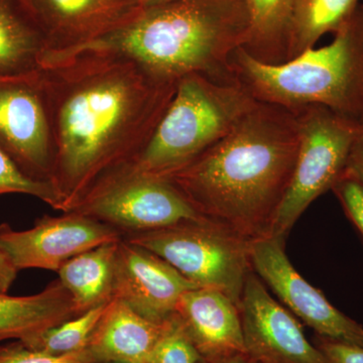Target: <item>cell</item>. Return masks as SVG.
<instances>
[{"instance_id":"12","label":"cell","mask_w":363,"mask_h":363,"mask_svg":"<svg viewBox=\"0 0 363 363\" xmlns=\"http://www.w3.org/2000/svg\"><path fill=\"white\" fill-rule=\"evenodd\" d=\"M45 45L43 61L96 42L143 11L135 0H18ZM42 61V62H43Z\"/></svg>"},{"instance_id":"19","label":"cell","mask_w":363,"mask_h":363,"mask_svg":"<svg viewBox=\"0 0 363 363\" xmlns=\"http://www.w3.org/2000/svg\"><path fill=\"white\" fill-rule=\"evenodd\" d=\"M250 28L243 50L250 58L266 65L289 61L295 0H245Z\"/></svg>"},{"instance_id":"25","label":"cell","mask_w":363,"mask_h":363,"mask_svg":"<svg viewBox=\"0 0 363 363\" xmlns=\"http://www.w3.org/2000/svg\"><path fill=\"white\" fill-rule=\"evenodd\" d=\"M0 363H97L86 348L70 354L52 355L28 347L21 341L0 346Z\"/></svg>"},{"instance_id":"29","label":"cell","mask_w":363,"mask_h":363,"mask_svg":"<svg viewBox=\"0 0 363 363\" xmlns=\"http://www.w3.org/2000/svg\"><path fill=\"white\" fill-rule=\"evenodd\" d=\"M18 272L6 253L0 247V294L9 292L16 281Z\"/></svg>"},{"instance_id":"16","label":"cell","mask_w":363,"mask_h":363,"mask_svg":"<svg viewBox=\"0 0 363 363\" xmlns=\"http://www.w3.org/2000/svg\"><path fill=\"white\" fill-rule=\"evenodd\" d=\"M168 319L150 321L114 298L91 335L87 350L97 363H152Z\"/></svg>"},{"instance_id":"30","label":"cell","mask_w":363,"mask_h":363,"mask_svg":"<svg viewBox=\"0 0 363 363\" xmlns=\"http://www.w3.org/2000/svg\"><path fill=\"white\" fill-rule=\"evenodd\" d=\"M252 358L248 357L245 353L241 354L233 355V357L224 358V359L215 360V362H208V360L202 359L198 363H252Z\"/></svg>"},{"instance_id":"26","label":"cell","mask_w":363,"mask_h":363,"mask_svg":"<svg viewBox=\"0 0 363 363\" xmlns=\"http://www.w3.org/2000/svg\"><path fill=\"white\" fill-rule=\"evenodd\" d=\"M348 219L363 238V185L352 177L342 175L331 189Z\"/></svg>"},{"instance_id":"23","label":"cell","mask_w":363,"mask_h":363,"mask_svg":"<svg viewBox=\"0 0 363 363\" xmlns=\"http://www.w3.org/2000/svg\"><path fill=\"white\" fill-rule=\"evenodd\" d=\"M11 193L33 196L54 209L64 211L63 199L51 182L33 180L26 176L0 149V195Z\"/></svg>"},{"instance_id":"14","label":"cell","mask_w":363,"mask_h":363,"mask_svg":"<svg viewBox=\"0 0 363 363\" xmlns=\"http://www.w3.org/2000/svg\"><path fill=\"white\" fill-rule=\"evenodd\" d=\"M198 288L156 253L123 238L116 253L114 298L150 321L164 322L175 313L184 293Z\"/></svg>"},{"instance_id":"2","label":"cell","mask_w":363,"mask_h":363,"mask_svg":"<svg viewBox=\"0 0 363 363\" xmlns=\"http://www.w3.org/2000/svg\"><path fill=\"white\" fill-rule=\"evenodd\" d=\"M298 145L296 112L257 100L222 140L166 180L201 216L260 240L272 235Z\"/></svg>"},{"instance_id":"9","label":"cell","mask_w":363,"mask_h":363,"mask_svg":"<svg viewBox=\"0 0 363 363\" xmlns=\"http://www.w3.org/2000/svg\"><path fill=\"white\" fill-rule=\"evenodd\" d=\"M0 149L26 176L52 183L54 136L42 67L0 74Z\"/></svg>"},{"instance_id":"24","label":"cell","mask_w":363,"mask_h":363,"mask_svg":"<svg viewBox=\"0 0 363 363\" xmlns=\"http://www.w3.org/2000/svg\"><path fill=\"white\" fill-rule=\"evenodd\" d=\"M202 359L194 344L174 313L157 345L152 363H198Z\"/></svg>"},{"instance_id":"13","label":"cell","mask_w":363,"mask_h":363,"mask_svg":"<svg viewBox=\"0 0 363 363\" xmlns=\"http://www.w3.org/2000/svg\"><path fill=\"white\" fill-rule=\"evenodd\" d=\"M245 351L259 363H327L306 338L297 318L272 297L266 284L250 272L240 306Z\"/></svg>"},{"instance_id":"32","label":"cell","mask_w":363,"mask_h":363,"mask_svg":"<svg viewBox=\"0 0 363 363\" xmlns=\"http://www.w3.org/2000/svg\"><path fill=\"white\" fill-rule=\"evenodd\" d=\"M108 363H121V362H108Z\"/></svg>"},{"instance_id":"22","label":"cell","mask_w":363,"mask_h":363,"mask_svg":"<svg viewBox=\"0 0 363 363\" xmlns=\"http://www.w3.org/2000/svg\"><path fill=\"white\" fill-rule=\"evenodd\" d=\"M109 303L72 318L48 329L40 335L21 342L33 350L52 355L70 354L84 350Z\"/></svg>"},{"instance_id":"3","label":"cell","mask_w":363,"mask_h":363,"mask_svg":"<svg viewBox=\"0 0 363 363\" xmlns=\"http://www.w3.org/2000/svg\"><path fill=\"white\" fill-rule=\"evenodd\" d=\"M250 28L245 0H171L143 7L123 28L70 54L114 52L172 80L196 73L234 83L230 60Z\"/></svg>"},{"instance_id":"8","label":"cell","mask_w":363,"mask_h":363,"mask_svg":"<svg viewBox=\"0 0 363 363\" xmlns=\"http://www.w3.org/2000/svg\"><path fill=\"white\" fill-rule=\"evenodd\" d=\"M72 211L104 222L123 236L201 216L169 180L126 169L98 183Z\"/></svg>"},{"instance_id":"20","label":"cell","mask_w":363,"mask_h":363,"mask_svg":"<svg viewBox=\"0 0 363 363\" xmlns=\"http://www.w3.org/2000/svg\"><path fill=\"white\" fill-rule=\"evenodd\" d=\"M45 54L44 39L18 0H0V74L38 70Z\"/></svg>"},{"instance_id":"15","label":"cell","mask_w":363,"mask_h":363,"mask_svg":"<svg viewBox=\"0 0 363 363\" xmlns=\"http://www.w3.org/2000/svg\"><path fill=\"white\" fill-rule=\"evenodd\" d=\"M175 313L203 359H224L245 353L240 308L216 289L184 293Z\"/></svg>"},{"instance_id":"10","label":"cell","mask_w":363,"mask_h":363,"mask_svg":"<svg viewBox=\"0 0 363 363\" xmlns=\"http://www.w3.org/2000/svg\"><path fill=\"white\" fill-rule=\"evenodd\" d=\"M252 269L294 316L317 335L363 347V326L346 316L310 285L291 264L285 240L267 236L252 243Z\"/></svg>"},{"instance_id":"5","label":"cell","mask_w":363,"mask_h":363,"mask_svg":"<svg viewBox=\"0 0 363 363\" xmlns=\"http://www.w3.org/2000/svg\"><path fill=\"white\" fill-rule=\"evenodd\" d=\"M255 101L238 82L196 73L184 76L150 142L123 169L169 178L222 140Z\"/></svg>"},{"instance_id":"27","label":"cell","mask_w":363,"mask_h":363,"mask_svg":"<svg viewBox=\"0 0 363 363\" xmlns=\"http://www.w3.org/2000/svg\"><path fill=\"white\" fill-rule=\"evenodd\" d=\"M314 344L323 353L327 363H363L362 346L319 335L316 336Z\"/></svg>"},{"instance_id":"33","label":"cell","mask_w":363,"mask_h":363,"mask_svg":"<svg viewBox=\"0 0 363 363\" xmlns=\"http://www.w3.org/2000/svg\"><path fill=\"white\" fill-rule=\"evenodd\" d=\"M252 363H259V362H252Z\"/></svg>"},{"instance_id":"6","label":"cell","mask_w":363,"mask_h":363,"mask_svg":"<svg viewBox=\"0 0 363 363\" xmlns=\"http://www.w3.org/2000/svg\"><path fill=\"white\" fill-rule=\"evenodd\" d=\"M123 238L156 253L198 288L216 289L240 306L253 271L252 241L203 216Z\"/></svg>"},{"instance_id":"11","label":"cell","mask_w":363,"mask_h":363,"mask_svg":"<svg viewBox=\"0 0 363 363\" xmlns=\"http://www.w3.org/2000/svg\"><path fill=\"white\" fill-rule=\"evenodd\" d=\"M121 240V231L76 211L64 212L61 216L45 215L28 230L0 224V247L18 272H58L72 257Z\"/></svg>"},{"instance_id":"7","label":"cell","mask_w":363,"mask_h":363,"mask_svg":"<svg viewBox=\"0 0 363 363\" xmlns=\"http://www.w3.org/2000/svg\"><path fill=\"white\" fill-rule=\"evenodd\" d=\"M300 145L290 187L272 226V235L286 240L301 215L343 175L358 131L322 105L293 109Z\"/></svg>"},{"instance_id":"18","label":"cell","mask_w":363,"mask_h":363,"mask_svg":"<svg viewBox=\"0 0 363 363\" xmlns=\"http://www.w3.org/2000/svg\"><path fill=\"white\" fill-rule=\"evenodd\" d=\"M119 241L80 253L67 260L57 272L60 281L73 298L78 315L113 300Z\"/></svg>"},{"instance_id":"28","label":"cell","mask_w":363,"mask_h":363,"mask_svg":"<svg viewBox=\"0 0 363 363\" xmlns=\"http://www.w3.org/2000/svg\"><path fill=\"white\" fill-rule=\"evenodd\" d=\"M343 175L352 177L363 185V130L355 136Z\"/></svg>"},{"instance_id":"31","label":"cell","mask_w":363,"mask_h":363,"mask_svg":"<svg viewBox=\"0 0 363 363\" xmlns=\"http://www.w3.org/2000/svg\"><path fill=\"white\" fill-rule=\"evenodd\" d=\"M143 7L156 6V4H164V2L171 1V0H135Z\"/></svg>"},{"instance_id":"4","label":"cell","mask_w":363,"mask_h":363,"mask_svg":"<svg viewBox=\"0 0 363 363\" xmlns=\"http://www.w3.org/2000/svg\"><path fill=\"white\" fill-rule=\"evenodd\" d=\"M334 35L331 44L281 65L259 63L240 48L230 60L233 80L257 101L290 109L322 105L363 130V4Z\"/></svg>"},{"instance_id":"21","label":"cell","mask_w":363,"mask_h":363,"mask_svg":"<svg viewBox=\"0 0 363 363\" xmlns=\"http://www.w3.org/2000/svg\"><path fill=\"white\" fill-rule=\"evenodd\" d=\"M358 4V0H295L289 61L314 48L325 33H335Z\"/></svg>"},{"instance_id":"1","label":"cell","mask_w":363,"mask_h":363,"mask_svg":"<svg viewBox=\"0 0 363 363\" xmlns=\"http://www.w3.org/2000/svg\"><path fill=\"white\" fill-rule=\"evenodd\" d=\"M42 69L54 136L52 183L69 212L140 156L178 81L101 51L47 59Z\"/></svg>"},{"instance_id":"17","label":"cell","mask_w":363,"mask_h":363,"mask_svg":"<svg viewBox=\"0 0 363 363\" xmlns=\"http://www.w3.org/2000/svg\"><path fill=\"white\" fill-rule=\"evenodd\" d=\"M76 316L73 298L59 279L35 295L0 294V342H23Z\"/></svg>"}]
</instances>
